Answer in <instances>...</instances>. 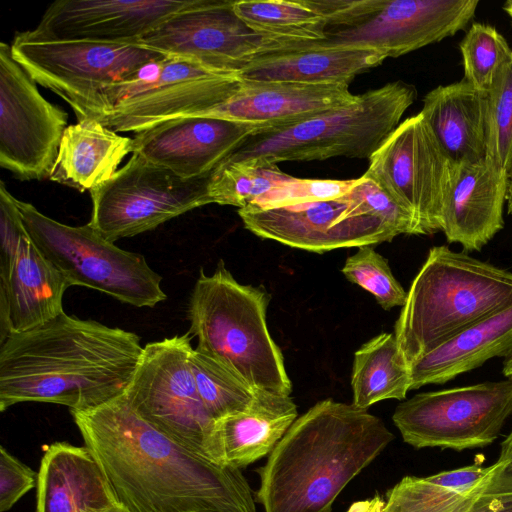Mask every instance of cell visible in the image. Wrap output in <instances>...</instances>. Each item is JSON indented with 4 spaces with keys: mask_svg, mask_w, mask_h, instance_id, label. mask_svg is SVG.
<instances>
[{
    "mask_svg": "<svg viewBox=\"0 0 512 512\" xmlns=\"http://www.w3.org/2000/svg\"><path fill=\"white\" fill-rule=\"evenodd\" d=\"M386 58L383 52L369 48L311 45L259 57L238 75L248 81L349 84Z\"/></svg>",
    "mask_w": 512,
    "mask_h": 512,
    "instance_id": "obj_26",
    "label": "cell"
},
{
    "mask_svg": "<svg viewBox=\"0 0 512 512\" xmlns=\"http://www.w3.org/2000/svg\"><path fill=\"white\" fill-rule=\"evenodd\" d=\"M71 285L27 233L12 200L0 204V341L55 318Z\"/></svg>",
    "mask_w": 512,
    "mask_h": 512,
    "instance_id": "obj_17",
    "label": "cell"
},
{
    "mask_svg": "<svg viewBox=\"0 0 512 512\" xmlns=\"http://www.w3.org/2000/svg\"><path fill=\"white\" fill-rule=\"evenodd\" d=\"M104 512H130V511L127 510L122 505L117 503V504L113 505L112 507L108 508L107 510H105Z\"/></svg>",
    "mask_w": 512,
    "mask_h": 512,
    "instance_id": "obj_44",
    "label": "cell"
},
{
    "mask_svg": "<svg viewBox=\"0 0 512 512\" xmlns=\"http://www.w3.org/2000/svg\"><path fill=\"white\" fill-rule=\"evenodd\" d=\"M70 412L117 503L130 512H256L240 469L162 433L131 408L124 393Z\"/></svg>",
    "mask_w": 512,
    "mask_h": 512,
    "instance_id": "obj_1",
    "label": "cell"
},
{
    "mask_svg": "<svg viewBox=\"0 0 512 512\" xmlns=\"http://www.w3.org/2000/svg\"><path fill=\"white\" fill-rule=\"evenodd\" d=\"M484 489L460 512H512V469L503 461Z\"/></svg>",
    "mask_w": 512,
    "mask_h": 512,
    "instance_id": "obj_40",
    "label": "cell"
},
{
    "mask_svg": "<svg viewBox=\"0 0 512 512\" xmlns=\"http://www.w3.org/2000/svg\"><path fill=\"white\" fill-rule=\"evenodd\" d=\"M296 419L290 396L260 390L248 409L214 420L207 456L241 470L270 454Z\"/></svg>",
    "mask_w": 512,
    "mask_h": 512,
    "instance_id": "obj_23",
    "label": "cell"
},
{
    "mask_svg": "<svg viewBox=\"0 0 512 512\" xmlns=\"http://www.w3.org/2000/svg\"><path fill=\"white\" fill-rule=\"evenodd\" d=\"M512 306V272L447 245L430 248L395 323L411 367L469 327Z\"/></svg>",
    "mask_w": 512,
    "mask_h": 512,
    "instance_id": "obj_4",
    "label": "cell"
},
{
    "mask_svg": "<svg viewBox=\"0 0 512 512\" xmlns=\"http://www.w3.org/2000/svg\"><path fill=\"white\" fill-rule=\"evenodd\" d=\"M189 362L199 396L213 420L248 409L260 391L195 348Z\"/></svg>",
    "mask_w": 512,
    "mask_h": 512,
    "instance_id": "obj_32",
    "label": "cell"
},
{
    "mask_svg": "<svg viewBox=\"0 0 512 512\" xmlns=\"http://www.w3.org/2000/svg\"><path fill=\"white\" fill-rule=\"evenodd\" d=\"M368 211L387 224L397 235H418L413 216L393 201L375 182L362 175L350 190Z\"/></svg>",
    "mask_w": 512,
    "mask_h": 512,
    "instance_id": "obj_38",
    "label": "cell"
},
{
    "mask_svg": "<svg viewBox=\"0 0 512 512\" xmlns=\"http://www.w3.org/2000/svg\"><path fill=\"white\" fill-rule=\"evenodd\" d=\"M237 16L254 31L299 45L324 39L325 19L306 0L234 1Z\"/></svg>",
    "mask_w": 512,
    "mask_h": 512,
    "instance_id": "obj_31",
    "label": "cell"
},
{
    "mask_svg": "<svg viewBox=\"0 0 512 512\" xmlns=\"http://www.w3.org/2000/svg\"><path fill=\"white\" fill-rule=\"evenodd\" d=\"M132 148V138L95 119H79L66 128L49 179L80 192H91L114 176Z\"/></svg>",
    "mask_w": 512,
    "mask_h": 512,
    "instance_id": "obj_27",
    "label": "cell"
},
{
    "mask_svg": "<svg viewBox=\"0 0 512 512\" xmlns=\"http://www.w3.org/2000/svg\"><path fill=\"white\" fill-rule=\"evenodd\" d=\"M36 488V512H104L117 504L89 450L63 441L45 448Z\"/></svg>",
    "mask_w": 512,
    "mask_h": 512,
    "instance_id": "obj_24",
    "label": "cell"
},
{
    "mask_svg": "<svg viewBox=\"0 0 512 512\" xmlns=\"http://www.w3.org/2000/svg\"><path fill=\"white\" fill-rule=\"evenodd\" d=\"M292 178L277 165L248 161L222 162L209 176L208 193L212 203L240 209Z\"/></svg>",
    "mask_w": 512,
    "mask_h": 512,
    "instance_id": "obj_33",
    "label": "cell"
},
{
    "mask_svg": "<svg viewBox=\"0 0 512 512\" xmlns=\"http://www.w3.org/2000/svg\"><path fill=\"white\" fill-rule=\"evenodd\" d=\"M503 9L512 18V0L507 1L503 5Z\"/></svg>",
    "mask_w": 512,
    "mask_h": 512,
    "instance_id": "obj_45",
    "label": "cell"
},
{
    "mask_svg": "<svg viewBox=\"0 0 512 512\" xmlns=\"http://www.w3.org/2000/svg\"><path fill=\"white\" fill-rule=\"evenodd\" d=\"M358 99L349 84L243 80L225 102L199 115L253 123L264 127L287 126Z\"/></svg>",
    "mask_w": 512,
    "mask_h": 512,
    "instance_id": "obj_22",
    "label": "cell"
},
{
    "mask_svg": "<svg viewBox=\"0 0 512 512\" xmlns=\"http://www.w3.org/2000/svg\"><path fill=\"white\" fill-rule=\"evenodd\" d=\"M262 287L240 284L222 260L211 275L200 270L188 317L196 350L215 359L252 387L290 396L292 385L283 355L270 336Z\"/></svg>",
    "mask_w": 512,
    "mask_h": 512,
    "instance_id": "obj_5",
    "label": "cell"
},
{
    "mask_svg": "<svg viewBox=\"0 0 512 512\" xmlns=\"http://www.w3.org/2000/svg\"><path fill=\"white\" fill-rule=\"evenodd\" d=\"M512 174V57L496 73L488 90L486 157Z\"/></svg>",
    "mask_w": 512,
    "mask_h": 512,
    "instance_id": "obj_34",
    "label": "cell"
},
{
    "mask_svg": "<svg viewBox=\"0 0 512 512\" xmlns=\"http://www.w3.org/2000/svg\"><path fill=\"white\" fill-rule=\"evenodd\" d=\"M368 160L363 175L413 216L418 235L442 230V206L455 164L420 112L401 122Z\"/></svg>",
    "mask_w": 512,
    "mask_h": 512,
    "instance_id": "obj_14",
    "label": "cell"
},
{
    "mask_svg": "<svg viewBox=\"0 0 512 512\" xmlns=\"http://www.w3.org/2000/svg\"><path fill=\"white\" fill-rule=\"evenodd\" d=\"M500 446L501 449L498 460L507 461V468L512 469V430Z\"/></svg>",
    "mask_w": 512,
    "mask_h": 512,
    "instance_id": "obj_41",
    "label": "cell"
},
{
    "mask_svg": "<svg viewBox=\"0 0 512 512\" xmlns=\"http://www.w3.org/2000/svg\"><path fill=\"white\" fill-rule=\"evenodd\" d=\"M231 0H196L168 17L139 43L207 69L239 74L255 59L295 50L298 44L258 33L245 24Z\"/></svg>",
    "mask_w": 512,
    "mask_h": 512,
    "instance_id": "obj_13",
    "label": "cell"
},
{
    "mask_svg": "<svg viewBox=\"0 0 512 512\" xmlns=\"http://www.w3.org/2000/svg\"><path fill=\"white\" fill-rule=\"evenodd\" d=\"M410 366L394 333H382L363 344L354 355L352 404L361 409L385 400H403L410 390Z\"/></svg>",
    "mask_w": 512,
    "mask_h": 512,
    "instance_id": "obj_30",
    "label": "cell"
},
{
    "mask_svg": "<svg viewBox=\"0 0 512 512\" xmlns=\"http://www.w3.org/2000/svg\"><path fill=\"white\" fill-rule=\"evenodd\" d=\"M193 349L190 332L147 343L124 395L146 422L208 458L214 420L197 390L189 362Z\"/></svg>",
    "mask_w": 512,
    "mask_h": 512,
    "instance_id": "obj_11",
    "label": "cell"
},
{
    "mask_svg": "<svg viewBox=\"0 0 512 512\" xmlns=\"http://www.w3.org/2000/svg\"><path fill=\"white\" fill-rule=\"evenodd\" d=\"M488 92L462 79L440 85L423 99V115L439 145L454 164L486 157Z\"/></svg>",
    "mask_w": 512,
    "mask_h": 512,
    "instance_id": "obj_25",
    "label": "cell"
},
{
    "mask_svg": "<svg viewBox=\"0 0 512 512\" xmlns=\"http://www.w3.org/2000/svg\"><path fill=\"white\" fill-rule=\"evenodd\" d=\"M464 80L488 92L499 68L512 57L506 39L493 26L473 23L459 43Z\"/></svg>",
    "mask_w": 512,
    "mask_h": 512,
    "instance_id": "obj_35",
    "label": "cell"
},
{
    "mask_svg": "<svg viewBox=\"0 0 512 512\" xmlns=\"http://www.w3.org/2000/svg\"><path fill=\"white\" fill-rule=\"evenodd\" d=\"M13 58L43 87L65 101L132 80L147 65L167 56L140 43L39 40L15 35Z\"/></svg>",
    "mask_w": 512,
    "mask_h": 512,
    "instance_id": "obj_15",
    "label": "cell"
},
{
    "mask_svg": "<svg viewBox=\"0 0 512 512\" xmlns=\"http://www.w3.org/2000/svg\"><path fill=\"white\" fill-rule=\"evenodd\" d=\"M481 456L465 467L402 478L387 492L381 512H460L504 464L483 466Z\"/></svg>",
    "mask_w": 512,
    "mask_h": 512,
    "instance_id": "obj_29",
    "label": "cell"
},
{
    "mask_svg": "<svg viewBox=\"0 0 512 512\" xmlns=\"http://www.w3.org/2000/svg\"><path fill=\"white\" fill-rule=\"evenodd\" d=\"M262 127L218 117L182 116L135 132L132 153L181 178H202Z\"/></svg>",
    "mask_w": 512,
    "mask_h": 512,
    "instance_id": "obj_20",
    "label": "cell"
},
{
    "mask_svg": "<svg viewBox=\"0 0 512 512\" xmlns=\"http://www.w3.org/2000/svg\"><path fill=\"white\" fill-rule=\"evenodd\" d=\"M416 96L410 84L387 83L358 95L351 104L300 122L259 128L220 163L277 165L339 156L369 159L400 124Z\"/></svg>",
    "mask_w": 512,
    "mask_h": 512,
    "instance_id": "obj_6",
    "label": "cell"
},
{
    "mask_svg": "<svg viewBox=\"0 0 512 512\" xmlns=\"http://www.w3.org/2000/svg\"><path fill=\"white\" fill-rule=\"evenodd\" d=\"M341 271L350 282L371 293L384 310L403 307L407 300V292L394 277L388 261L372 245L358 247Z\"/></svg>",
    "mask_w": 512,
    "mask_h": 512,
    "instance_id": "obj_36",
    "label": "cell"
},
{
    "mask_svg": "<svg viewBox=\"0 0 512 512\" xmlns=\"http://www.w3.org/2000/svg\"><path fill=\"white\" fill-rule=\"evenodd\" d=\"M326 21L324 39L399 57L453 36L473 19L477 0H309Z\"/></svg>",
    "mask_w": 512,
    "mask_h": 512,
    "instance_id": "obj_8",
    "label": "cell"
},
{
    "mask_svg": "<svg viewBox=\"0 0 512 512\" xmlns=\"http://www.w3.org/2000/svg\"><path fill=\"white\" fill-rule=\"evenodd\" d=\"M355 182L356 179L330 180L293 177L285 184L263 194L250 205L259 208H275L334 199L347 194Z\"/></svg>",
    "mask_w": 512,
    "mask_h": 512,
    "instance_id": "obj_37",
    "label": "cell"
},
{
    "mask_svg": "<svg viewBox=\"0 0 512 512\" xmlns=\"http://www.w3.org/2000/svg\"><path fill=\"white\" fill-rule=\"evenodd\" d=\"M512 415V377L416 394L392 416L414 448L462 451L493 443Z\"/></svg>",
    "mask_w": 512,
    "mask_h": 512,
    "instance_id": "obj_10",
    "label": "cell"
},
{
    "mask_svg": "<svg viewBox=\"0 0 512 512\" xmlns=\"http://www.w3.org/2000/svg\"><path fill=\"white\" fill-rule=\"evenodd\" d=\"M394 436L353 404L326 399L294 421L260 470L264 512H331L346 485Z\"/></svg>",
    "mask_w": 512,
    "mask_h": 512,
    "instance_id": "obj_3",
    "label": "cell"
},
{
    "mask_svg": "<svg viewBox=\"0 0 512 512\" xmlns=\"http://www.w3.org/2000/svg\"><path fill=\"white\" fill-rule=\"evenodd\" d=\"M502 372L504 376L512 377V355L505 358L503 362Z\"/></svg>",
    "mask_w": 512,
    "mask_h": 512,
    "instance_id": "obj_42",
    "label": "cell"
},
{
    "mask_svg": "<svg viewBox=\"0 0 512 512\" xmlns=\"http://www.w3.org/2000/svg\"><path fill=\"white\" fill-rule=\"evenodd\" d=\"M507 211L508 214H512V174L509 177V184L507 190Z\"/></svg>",
    "mask_w": 512,
    "mask_h": 512,
    "instance_id": "obj_43",
    "label": "cell"
},
{
    "mask_svg": "<svg viewBox=\"0 0 512 512\" xmlns=\"http://www.w3.org/2000/svg\"><path fill=\"white\" fill-rule=\"evenodd\" d=\"M16 205L32 241L71 286L95 289L138 308L167 298L162 277L141 254L117 247L89 223L70 226L30 203L16 199Z\"/></svg>",
    "mask_w": 512,
    "mask_h": 512,
    "instance_id": "obj_9",
    "label": "cell"
},
{
    "mask_svg": "<svg viewBox=\"0 0 512 512\" xmlns=\"http://www.w3.org/2000/svg\"><path fill=\"white\" fill-rule=\"evenodd\" d=\"M509 177L487 158L455 164L442 206V230L448 243L465 252L480 251L504 227L503 208Z\"/></svg>",
    "mask_w": 512,
    "mask_h": 512,
    "instance_id": "obj_21",
    "label": "cell"
},
{
    "mask_svg": "<svg viewBox=\"0 0 512 512\" xmlns=\"http://www.w3.org/2000/svg\"><path fill=\"white\" fill-rule=\"evenodd\" d=\"M196 0H57L35 29L39 40L139 43L142 37Z\"/></svg>",
    "mask_w": 512,
    "mask_h": 512,
    "instance_id": "obj_19",
    "label": "cell"
},
{
    "mask_svg": "<svg viewBox=\"0 0 512 512\" xmlns=\"http://www.w3.org/2000/svg\"><path fill=\"white\" fill-rule=\"evenodd\" d=\"M142 351L135 333L62 312L0 341V411L22 402L98 407L125 392Z\"/></svg>",
    "mask_w": 512,
    "mask_h": 512,
    "instance_id": "obj_2",
    "label": "cell"
},
{
    "mask_svg": "<svg viewBox=\"0 0 512 512\" xmlns=\"http://www.w3.org/2000/svg\"><path fill=\"white\" fill-rule=\"evenodd\" d=\"M37 482L38 473L0 447V512L10 510Z\"/></svg>",
    "mask_w": 512,
    "mask_h": 512,
    "instance_id": "obj_39",
    "label": "cell"
},
{
    "mask_svg": "<svg viewBox=\"0 0 512 512\" xmlns=\"http://www.w3.org/2000/svg\"><path fill=\"white\" fill-rule=\"evenodd\" d=\"M255 235L312 252L390 242L398 236L351 194L297 205L238 209Z\"/></svg>",
    "mask_w": 512,
    "mask_h": 512,
    "instance_id": "obj_18",
    "label": "cell"
},
{
    "mask_svg": "<svg viewBox=\"0 0 512 512\" xmlns=\"http://www.w3.org/2000/svg\"><path fill=\"white\" fill-rule=\"evenodd\" d=\"M241 83L238 74L167 56L144 67L132 80L66 102L78 120L95 119L117 133L139 132L216 107L232 97Z\"/></svg>",
    "mask_w": 512,
    "mask_h": 512,
    "instance_id": "obj_7",
    "label": "cell"
},
{
    "mask_svg": "<svg viewBox=\"0 0 512 512\" xmlns=\"http://www.w3.org/2000/svg\"><path fill=\"white\" fill-rule=\"evenodd\" d=\"M209 176L184 179L132 153L111 179L90 192L89 224L113 243L154 230L181 214L212 203Z\"/></svg>",
    "mask_w": 512,
    "mask_h": 512,
    "instance_id": "obj_12",
    "label": "cell"
},
{
    "mask_svg": "<svg viewBox=\"0 0 512 512\" xmlns=\"http://www.w3.org/2000/svg\"><path fill=\"white\" fill-rule=\"evenodd\" d=\"M68 126V114L41 95L1 42L0 166L22 181L49 178Z\"/></svg>",
    "mask_w": 512,
    "mask_h": 512,
    "instance_id": "obj_16",
    "label": "cell"
},
{
    "mask_svg": "<svg viewBox=\"0 0 512 512\" xmlns=\"http://www.w3.org/2000/svg\"><path fill=\"white\" fill-rule=\"evenodd\" d=\"M512 355V306L469 327L410 367V390L444 384L494 357Z\"/></svg>",
    "mask_w": 512,
    "mask_h": 512,
    "instance_id": "obj_28",
    "label": "cell"
}]
</instances>
